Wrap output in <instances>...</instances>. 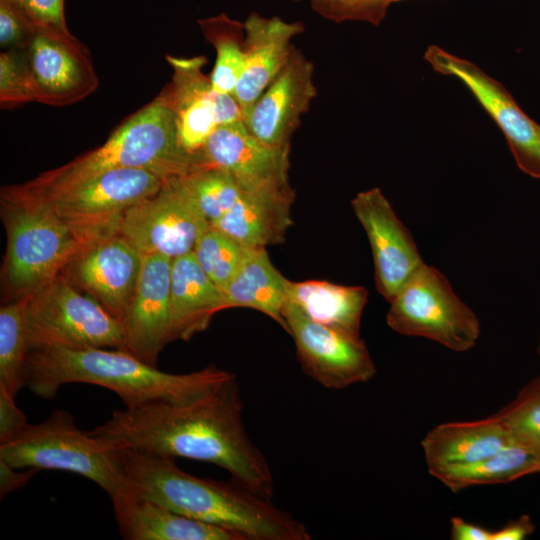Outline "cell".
<instances>
[{
	"label": "cell",
	"mask_w": 540,
	"mask_h": 540,
	"mask_svg": "<svg viewBox=\"0 0 540 540\" xmlns=\"http://www.w3.org/2000/svg\"><path fill=\"white\" fill-rule=\"evenodd\" d=\"M210 226L183 175L166 180L157 192L129 207L118 232L141 256L174 259L191 252Z\"/></svg>",
	"instance_id": "9"
},
{
	"label": "cell",
	"mask_w": 540,
	"mask_h": 540,
	"mask_svg": "<svg viewBox=\"0 0 540 540\" xmlns=\"http://www.w3.org/2000/svg\"><path fill=\"white\" fill-rule=\"evenodd\" d=\"M36 101L33 80L24 49H8L0 54V106L13 109Z\"/></svg>",
	"instance_id": "33"
},
{
	"label": "cell",
	"mask_w": 540,
	"mask_h": 540,
	"mask_svg": "<svg viewBox=\"0 0 540 540\" xmlns=\"http://www.w3.org/2000/svg\"><path fill=\"white\" fill-rule=\"evenodd\" d=\"M312 9L323 18L340 23L364 21L378 25L385 17L389 0H310Z\"/></svg>",
	"instance_id": "34"
},
{
	"label": "cell",
	"mask_w": 540,
	"mask_h": 540,
	"mask_svg": "<svg viewBox=\"0 0 540 540\" xmlns=\"http://www.w3.org/2000/svg\"><path fill=\"white\" fill-rule=\"evenodd\" d=\"M29 352L39 349H124L121 321L60 275L29 296Z\"/></svg>",
	"instance_id": "7"
},
{
	"label": "cell",
	"mask_w": 540,
	"mask_h": 540,
	"mask_svg": "<svg viewBox=\"0 0 540 540\" xmlns=\"http://www.w3.org/2000/svg\"><path fill=\"white\" fill-rule=\"evenodd\" d=\"M29 296L16 298L0 308V386L14 397L25 387Z\"/></svg>",
	"instance_id": "29"
},
{
	"label": "cell",
	"mask_w": 540,
	"mask_h": 540,
	"mask_svg": "<svg viewBox=\"0 0 540 540\" xmlns=\"http://www.w3.org/2000/svg\"><path fill=\"white\" fill-rule=\"evenodd\" d=\"M233 376L214 365L190 373H168L127 350L107 348L33 350L25 365V386L38 397L52 400L63 385L85 383L111 390L125 408L189 403Z\"/></svg>",
	"instance_id": "3"
},
{
	"label": "cell",
	"mask_w": 540,
	"mask_h": 540,
	"mask_svg": "<svg viewBox=\"0 0 540 540\" xmlns=\"http://www.w3.org/2000/svg\"><path fill=\"white\" fill-rule=\"evenodd\" d=\"M24 52L36 102L71 105L88 97L99 85L89 50L69 29L36 24Z\"/></svg>",
	"instance_id": "13"
},
{
	"label": "cell",
	"mask_w": 540,
	"mask_h": 540,
	"mask_svg": "<svg viewBox=\"0 0 540 540\" xmlns=\"http://www.w3.org/2000/svg\"><path fill=\"white\" fill-rule=\"evenodd\" d=\"M165 181L144 169H115L43 198L10 201L43 203L68 224L107 237L118 231L129 207L157 192Z\"/></svg>",
	"instance_id": "10"
},
{
	"label": "cell",
	"mask_w": 540,
	"mask_h": 540,
	"mask_svg": "<svg viewBox=\"0 0 540 540\" xmlns=\"http://www.w3.org/2000/svg\"><path fill=\"white\" fill-rule=\"evenodd\" d=\"M123 481L137 497L230 530L243 540H310L307 527L265 496L231 477L194 476L174 458L122 449Z\"/></svg>",
	"instance_id": "2"
},
{
	"label": "cell",
	"mask_w": 540,
	"mask_h": 540,
	"mask_svg": "<svg viewBox=\"0 0 540 540\" xmlns=\"http://www.w3.org/2000/svg\"><path fill=\"white\" fill-rule=\"evenodd\" d=\"M184 178L210 225L223 217L243 193L227 171L215 166L198 168Z\"/></svg>",
	"instance_id": "30"
},
{
	"label": "cell",
	"mask_w": 540,
	"mask_h": 540,
	"mask_svg": "<svg viewBox=\"0 0 540 540\" xmlns=\"http://www.w3.org/2000/svg\"><path fill=\"white\" fill-rule=\"evenodd\" d=\"M386 322L401 335L424 337L456 352L471 349L480 335L475 313L447 278L424 262L390 302Z\"/></svg>",
	"instance_id": "8"
},
{
	"label": "cell",
	"mask_w": 540,
	"mask_h": 540,
	"mask_svg": "<svg viewBox=\"0 0 540 540\" xmlns=\"http://www.w3.org/2000/svg\"><path fill=\"white\" fill-rule=\"evenodd\" d=\"M289 152L257 140L242 120L218 126L202 149L206 164L227 171L243 191L291 190Z\"/></svg>",
	"instance_id": "18"
},
{
	"label": "cell",
	"mask_w": 540,
	"mask_h": 540,
	"mask_svg": "<svg viewBox=\"0 0 540 540\" xmlns=\"http://www.w3.org/2000/svg\"><path fill=\"white\" fill-rule=\"evenodd\" d=\"M492 531L473 523L466 522L460 517L451 518L452 540H491Z\"/></svg>",
	"instance_id": "40"
},
{
	"label": "cell",
	"mask_w": 540,
	"mask_h": 540,
	"mask_svg": "<svg viewBox=\"0 0 540 540\" xmlns=\"http://www.w3.org/2000/svg\"><path fill=\"white\" fill-rule=\"evenodd\" d=\"M516 442L500 418L493 414L474 421L435 426L422 439L428 469L463 465L481 460Z\"/></svg>",
	"instance_id": "24"
},
{
	"label": "cell",
	"mask_w": 540,
	"mask_h": 540,
	"mask_svg": "<svg viewBox=\"0 0 540 540\" xmlns=\"http://www.w3.org/2000/svg\"><path fill=\"white\" fill-rule=\"evenodd\" d=\"M122 449L81 430L69 411L56 409L43 422L27 424L14 438L0 443V459L17 469L79 474L112 497L124 485Z\"/></svg>",
	"instance_id": "6"
},
{
	"label": "cell",
	"mask_w": 540,
	"mask_h": 540,
	"mask_svg": "<svg viewBox=\"0 0 540 540\" xmlns=\"http://www.w3.org/2000/svg\"><path fill=\"white\" fill-rule=\"evenodd\" d=\"M37 25L68 29L64 0H15Z\"/></svg>",
	"instance_id": "36"
},
{
	"label": "cell",
	"mask_w": 540,
	"mask_h": 540,
	"mask_svg": "<svg viewBox=\"0 0 540 540\" xmlns=\"http://www.w3.org/2000/svg\"><path fill=\"white\" fill-rule=\"evenodd\" d=\"M234 375L207 395L185 404L150 403L114 410L90 432L124 449L209 462L232 478L272 497L268 461L249 437Z\"/></svg>",
	"instance_id": "1"
},
{
	"label": "cell",
	"mask_w": 540,
	"mask_h": 540,
	"mask_svg": "<svg viewBox=\"0 0 540 540\" xmlns=\"http://www.w3.org/2000/svg\"><path fill=\"white\" fill-rule=\"evenodd\" d=\"M204 38L216 51V61L210 74L213 89L234 95L245 67L244 24L225 13L197 21Z\"/></svg>",
	"instance_id": "28"
},
{
	"label": "cell",
	"mask_w": 540,
	"mask_h": 540,
	"mask_svg": "<svg viewBox=\"0 0 540 540\" xmlns=\"http://www.w3.org/2000/svg\"><path fill=\"white\" fill-rule=\"evenodd\" d=\"M537 352H538V354L540 356V339H539V345H538V348H537Z\"/></svg>",
	"instance_id": "41"
},
{
	"label": "cell",
	"mask_w": 540,
	"mask_h": 540,
	"mask_svg": "<svg viewBox=\"0 0 540 540\" xmlns=\"http://www.w3.org/2000/svg\"><path fill=\"white\" fill-rule=\"evenodd\" d=\"M141 263V254L117 231L89 246L62 275L121 321Z\"/></svg>",
	"instance_id": "19"
},
{
	"label": "cell",
	"mask_w": 540,
	"mask_h": 540,
	"mask_svg": "<svg viewBox=\"0 0 540 540\" xmlns=\"http://www.w3.org/2000/svg\"><path fill=\"white\" fill-rule=\"evenodd\" d=\"M495 414L517 442L540 453V376Z\"/></svg>",
	"instance_id": "32"
},
{
	"label": "cell",
	"mask_w": 540,
	"mask_h": 540,
	"mask_svg": "<svg viewBox=\"0 0 540 540\" xmlns=\"http://www.w3.org/2000/svg\"><path fill=\"white\" fill-rule=\"evenodd\" d=\"M223 310L222 291L199 266L193 251L172 259L170 272V338L189 340L204 331Z\"/></svg>",
	"instance_id": "23"
},
{
	"label": "cell",
	"mask_w": 540,
	"mask_h": 540,
	"mask_svg": "<svg viewBox=\"0 0 540 540\" xmlns=\"http://www.w3.org/2000/svg\"><path fill=\"white\" fill-rule=\"evenodd\" d=\"M36 23L15 0H0V46L4 50L24 49Z\"/></svg>",
	"instance_id": "35"
},
{
	"label": "cell",
	"mask_w": 540,
	"mask_h": 540,
	"mask_svg": "<svg viewBox=\"0 0 540 540\" xmlns=\"http://www.w3.org/2000/svg\"><path fill=\"white\" fill-rule=\"evenodd\" d=\"M368 291L362 286H345L322 280L287 282V302L310 319L359 334Z\"/></svg>",
	"instance_id": "26"
},
{
	"label": "cell",
	"mask_w": 540,
	"mask_h": 540,
	"mask_svg": "<svg viewBox=\"0 0 540 540\" xmlns=\"http://www.w3.org/2000/svg\"><path fill=\"white\" fill-rule=\"evenodd\" d=\"M286 279L272 264L266 248H247L238 271L222 291L223 310L247 307L264 313L287 331L283 311Z\"/></svg>",
	"instance_id": "25"
},
{
	"label": "cell",
	"mask_w": 540,
	"mask_h": 540,
	"mask_svg": "<svg viewBox=\"0 0 540 540\" xmlns=\"http://www.w3.org/2000/svg\"><path fill=\"white\" fill-rule=\"evenodd\" d=\"M4 460L0 459V498L3 499L9 493L24 487L39 471L35 468H27L25 471H16Z\"/></svg>",
	"instance_id": "38"
},
{
	"label": "cell",
	"mask_w": 540,
	"mask_h": 540,
	"mask_svg": "<svg viewBox=\"0 0 540 540\" xmlns=\"http://www.w3.org/2000/svg\"><path fill=\"white\" fill-rule=\"evenodd\" d=\"M110 499L120 535L125 540H243L230 530L137 497L125 485Z\"/></svg>",
	"instance_id": "21"
},
{
	"label": "cell",
	"mask_w": 540,
	"mask_h": 540,
	"mask_svg": "<svg viewBox=\"0 0 540 540\" xmlns=\"http://www.w3.org/2000/svg\"><path fill=\"white\" fill-rule=\"evenodd\" d=\"M390 2H395V1H398V0H389Z\"/></svg>",
	"instance_id": "42"
},
{
	"label": "cell",
	"mask_w": 540,
	"mask_h": 540,
	"mask_svg": "<svg viewBox=\"0 0 540 540\" xmlns=\"http://www.w3.org/2000/svg\"><path fill=\"white\" fill-rule=\"evenodd\" d=\"M14 396L0 386V443L14 438L28 424Z\"/></svg>",
	"instance_id": "37"
},
{
	"label": "cell",
	"mask_w": 540,
	"mask_h": 540,
	"mask_svg": "<svg viewBox=\"0 0 540 540\" xmlns=\"http://www.w3.org/2000/svg\"><path fill=\"white\" fill-rule=\"evenodd\" d=\"M171 265L172 259L164 255L142 256L137 283L121 320L124 350L153 366L171 342Z\"/></svg>",
	"instance_id": "17"
},
{
	"label": "cell",
	"mask_w": 540,
	"mask_h": 540,
	"mask_svg": "<svg viewBox=\"0 0 540 540\" xmlns=\"http://www.w3.org/2000/svg\"><path fill=\"white\" fill-rule=\"evenodd\" d=\"M1 204L7 230L5 281L16 298L62 275L77 256L105 238L68 224L40 202L1 199Z\"/></svg>",
	"instance_id": "5"
},
{
	"label": "cell",
	"mask_w": 540,
	"mask_h": 540,
	"mask_svg": "<svg viewBox=\"0 0 540 540\" xmlns=\"http://www.w3.org/2000/svg\"><path fill=\"white\" fill-rule=\"evenodd\" d=\"M534 525L528 515L510 521L500 529L492 531L491 540H523L532 534Z\"/></svg>",
	"instance_id": "39"
},
{
	"label": "cell",
	"mask_w": 540,
	"mask_h": 540,
	"mask_svg": "<svg viewBox=\"0 0 540 540\" xmlns=\"http://www.w3.org/2000/svg\"><path fill=\"white\" fill-rule=\"evenodd\" d=\"M313 63L294 48L286 65L257 99L242 122L260 142L290 149L291 138L317 95Z\"/></svg>",
	"instance_id": "16"
},
{
	"label": "cell",
	"mask_w": 540,
	"mask_h": 540,
	"mask_svg": "<svg viewBox=\"0 0 540 540\" xmlns=\"http://www.w3.org/2000/svg\"><path fill=\"white\" fill-rule=\"evenodd\" d=\"M243 24L245 67L234 92L242 118L286 65L295 48L292 39L305 29L302 22L256 12L250 13Z\"/></svg>",
	"instance_id": "20"
},
{
	"label": "cell",
	"mask_w": 540,
	"mask_h": 540,
	"mask_svg": "<svg viewBox=\"0 0 540 540\" xmlns=\"http://www.w3.org/2000/svg\"><path fill=\"white\" fill-rule=\"evenodd\" d=\"M203 166V156L181 148L174 113L159 93L126 118L102 145L32 180L3 188L1 199L43 198L115 169H144L168 180Z\"/></svg>",
	"instance_id": "4"
},
{
	"label": "cell",
	"mask_w": 540,
	"mask_h": 540,
	"mask_svg": "<svg viewBox=\"0 0 540 540\" xmlns=\"http://www.w3.org/2000/svg\"><path fill=\"white\" fill-rule=\"evenodd\" d=\"M294 190L243 191L235 205L212 227L246 248H266L284 242L292 226Z\"/></svg>",
	"instance_id": "22"
},
{
	"label": "cell",
	"mask_w": 540,
	"mask_h": 540,
	"mask_svg": "<svg viewBox=\"0 0 540 540\" xmlns=\"http://www.w3.org/2000/svg\"><path fill=\"white\" fill-rule=\"evenodd\" d=\"M295 1H299V0H295Z\"/></svg>",
	"instance_id": "43"
},
{
	"label": "cell",
	"mask_w": 540,
	"mask_h": 540,
	"mask_svg": "<svg viewBox=\"0 0 540 540\" xmlns=\"http://www.w3.org/2000/svg\"><path fill=\"white\" fill-rule=\"evenodd\" d=\"M166 60L172 75L160 93L174 113L179 144L188 154L202 156L218 126L242 120L241 108L234 95L213 89L210 76L202 71L205 56L167 55Z\"/></svg>",
	"instance_id": "12"
},
{
	"label": "cell",
	"mask_w": 540,
	"mask_h": 540,
	"mask_svg": "<svg viewBox=\"0 0 540 540\" xmlns=\"http://www.w3.org/2000/svg\"><path fill=\"white\" fill-rule=\"evenodd\" d=\"M351 205L371 246L376 288L390 303L423 260L409 230L379 188L359 192Z\"/></svg>",
	"instance_id": "15"
},
{
	"label": "cell",
	"mask_w": 540,
	"mask_h": 540,
	"mask_svg": "<svg viewBox=\"0 0 540 540\" xmlns=\"http://www.w3.org/2000/svg\"><path fill=\"white\" fill-rule=\"evenodd\" d=\"M192 251L201 269L223 291L241 266L247 248L210 226Z\"/></svg>",
	"instance_id": "31"
},
{
	"label": "cell",
	"mask_w": 540,
	"mask_h": 540,
	"mask_svg": "<svg viewBox=\"0 0 540 540\" xmlns=\"http://www.w3.org/2000/svg\"><path fill=\"white\" fill-rule=\"evenodd\" d=\"M425 60L441 74L459 79L503 132L517 166L540 179V125L518 106L509 91L474 63L429 45Z\"/></svg>",
	"instance_id": "14"
},
{
	"label": "cell",
	"mask_w": 540,
	"mask_h": 540,
	"mask_svg": "<svg viewBox=\"0 0 540 540\" xmlns=\"http://www.w3.org/2000/svg\"><path fill=\"white\" fill-rule=\"evenodd\" d=\"M428 471L457 492L474 485L507 483L540 472V453L516 441L481 460Z\"/></svg>",
	"instance_id": "27"
},
{
	"label": "cell",
	"mask_w": 540,
	"mask_h": 540,
	"mask_svg": "<svg viewBox=\"0 0 540 540\" xmlns=\"http://www.w3.org/2000/svg\"><path fill=\"white\" fill-rule=\"evenodd\" d=\"M283 317L303 372L323 387L338 390L374 377L376 366L360 334L316 322L290 302Z\"/></svg>",
	"instance_id": "11"
}]
</instances>
